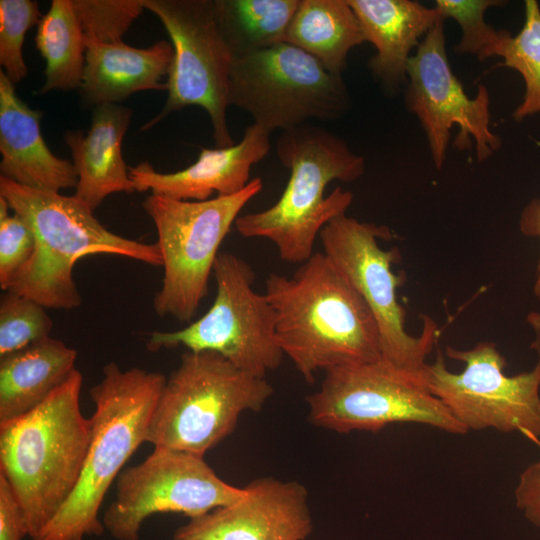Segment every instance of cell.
Returning a JSON list of instances; mask_svg holds the SVG:
<instances>
[{
	"label": "cell",
	"mask_w": 540,
	"mask_h": 540,
	"mask_svg": "<svg viewBox=\"0 0 540 540\" xmlns=\"http://www.w3.org/2000/svg\"><path fill=\"white\" fill-rule=\"evenodd\" d=\"M265 295L275 312L278 345L307 382L321 370L382 359L371 311L323 252L291 277L270 274Z\"/></svg>",
	"instance_id": "6da1fadb"
},
{
	"label": "cell",
	"mask_w": 540,
	"mask_h": 540,
	"mask_svg": "<svg viewBox=\"0 0 540 540\" xmlns=\"http://www.w3.org/2000/svg\"><path fill=\"white\" fill-rule=\"evenodd\" d=\"M276 152L290 171L283 193L269 208L240 215L234 226L243 237L270 240L284 262L302 264L314 254L321 230L353 200L340 187L326 196L328 184L356 181L364 174L365 159L338 135L308 123L282 131Z\"/></svg>",
	"instance_id": "7a4b0ae2"
},
{
	"label": "cell",
	"mask_w": 540,
	"mask_h": 540,
	"mask_svg": "<svg viewBox=\"0 0 540 540\" xmlns=\"http://www.w3.org/2000/svg\"><path fill=\"white\" fill-rule=\"evenodd\" d=\"M81 372L76 369L46 400L0 424V474L12 489L35 538L73 493L91 437L80 409Z\"/></svg>",
	"instance_id": "3957f363"
},
{
	"label": "cell",
	"mask_w": 540,
	"mask_h": 540,
	"mask_svg": "<svg viewBox=\"0 0 540 540\" xmlns=\"http://www.w3.org/2000/svg\"><path fill=\"white\" fill-rule=\"evenodd\" d=\"M0 196L30 225L35 236L31 259L7 291L46 309L72 310L81 305L73 268L87 255H118L162 266L157 243L147 244L111 232L74 195L22 186L0 176Z\"/></svg>",
	"instance_id": "277c9868"
},
{
	"label": "cell",
	"mask_w": 540,
	"mask_h": 540,
	"mask_svg": "<svg viewBox=\"0 0 540 540\" xmlns=\"http://www.w3.org/2000/svg\"><path fill=\"white\" fill-rule=\"evenodd\" d=\"M90 389L94 412L91 437L77 485L48 525L31 540H84L105 531L100 508L107 491L135 450L146 442L148 424L166 382L159 372L122 370L115 362L102 369Z\"/></svg>",
	"instance_id": "5b68a950"
},
{
	"label": "cell",
	"mask_w": 540,
	"mask_h": 540,
	"mask_svg": "<svg viewBox=\"0 0 540 540\" xmlns=\"http://www.w3.org/2000/svg\"><path fill=\"white\" fill-rule=\"evenodd\" d=\"M273 393L212 351L182 354L152 412L146 442L204 457L235 429L243 412L259 411Z\"/></svg>",
	"instance_id": "8992f818"
},
{
	"label": "cell",
	"mask_w": 540,
	"mask_h": 540,
	"mask_svg": "<svg viewBox=\"0 0 540 540\" xmlns=\"http://www.w3.org/2000/svg\"><path fill=\"white\" fill-rule=\"evenodd\" d=\"M263 188L251 179L241 191L205 201L151 194L142 203L157 231L163 278L153 299L155 313L191 322L208 294L219 248L246 204Z\"/></svg>",
	"instance_id": "52a82bcc"
},
{
	"label": "cell",
	"mask_w": 540,
	"mask_h": 540,
	"mask_svg": "<svg viewBox=\"0 0 540 540\" xmlns=\"http://www.w3.org/2000/svg\"><path fill=\"white\" fill-rule=\"evenodd\" d=\"M228 101L269 133L340 119L352 104L342 76L287 42L233 57Z\"/></svg>",
	"instance_id": "ba28073f"
},
{
	"label": "cell",
	"mask_w": 540,
	"mask_h": 540,
	"mask_svg": "<svg viewBox=\"0 0 540 540\" xmlns=\"http://www.w3.org/2000/svg\"><path fill=\"white\" fill-rule=\"evenodd\" d=\"M307 400L310 421L339 433L377 432L393 423L468 432L429 391L423 369L410 371L383 359L326 371L319 390Z\"/></svg>",
	"instance_id": "9c48e42d"
},
{
	"label": "cell",
	"mask_w": 540,
	"mask_h": 540,
	"mask_svg": "<svg viewBox=\"0 0 540 540\" xmlns=\"http://www.w3.org/2000/svg\"><path fill=\"white\" fill-rule=\"evenodd\" d=\"M539 359L530 371L509 376L496 344L478 343L468 350L446 347V355L464 363L459 373L447 369L440 348L423 376L429 391L469 431L493 428L540 438V316L533 317Z\"/></svg>",
	"instance_id": "30bf717a"
},
{
	"label": "cell",
	"mask_w": 540,
	"mask_h": 540,
	"mask_svg": "<svg viewBox=\"0 0 540 540\" xmlns=\"http://www.w3.org/2000/svg\"><path fill=\"white\" fill-rule=\"evenodd\" d=\"M212 275L216 296L208 311L182 329L152 332L147 349L212 351L240 370L265 378L284 356L276 339L274 309L265 293L254 290V271L237 255L220 252Z\"/></svg>",
	"instance_id": "8fae6325"
},
{
	"label": "cell",
	"mask_w": 540,
	"mask_h": 540,
	"mask_svg": "<svg viewBox=\"0 0 540 540\" xmlns=\"http://www.w3.org/2000/svg\"><path fill=\"white\" fill-rule=\"evenodd\" d=\"M323 253L356 289L377 325L382 359L396 367L421 371L426 357L437 344L439 328L424 316L418 336L405 329L406 312L397 298L402 277L392 271L400 260L397 248L384 250L378 240H391L392 231L383 225L362 222L342 214L319 234Z\"/></svg>",
	"instance_id": "7c38bea8"
},
{
	"label": "cell",
	"mask_w": 540,
	"mask_h": 540,
	"mask_svg": "<svg viewBox=\"0 0 540 540\" xmlns=\"http://www.w3.org/2000/svg\"><path fill=\"white\" fill-rule=\"evenodd\" d=\"M166 29L174 50L166 81L167 101L141 128L196 105L209 115L217 148L235 144L227 122L229 76L233 56L219 28L215 0H143Z\"/></svg>",
	"instance_id": "4fadbf2b"
},
{
	"label": "cell",
	"mask_w": 540,
	"mask_h": 540,
	"mask_svg": "<svg viewBox=\"0 0 540 540\" xmlns=\"http://www.w3.org/2000/svg\"><path fill=\"white\" fill-rule=\"evenodd\" d=\"M116 495L102 516L115 540H139L145 520L159 513L194 518L239 499L244 487L223 481L204 457L154 447L141 463L121 471Z\"/></svg>",
	"instance_id": "5bb4252c"
},
{
	"label": "cell",
	"mask_w": 540,
	"mask_h": 540,
	"mask_svg": "<svg viewBox=\"0 0 540 540\" xmlns=\"http://www.w3.org/2000/svg\"><path fill=\"white\" fill-rule=\"evenodd\" d=\"M404 100L426 134L437 169L446 160L453 126L459 127L454 146L468 150L475 143L479 161L491 157L501 146L500 137L490 128L488 89L480 84L475 97H468L451 69L443 19L428 31L409 60Z\"/></svg>",
	"instance_id": "9a60e30c"
},
{
	"label": "cell",
	"mask_w": 540,
	"mask_h": 540,
	"mask_svg": "<svg viewBox=\"0 0 540 540\" xmlns=\"http://www.w3.org/2000/svg\"><path fill=\"white\" fill-rule=\"evenodd\" d=\"M312 528L301 484L260 478L236 501L190 518L172 540H305Z\"/></svg>",
	"instance_id": "2e32d148"
},
{
	"label": "cell",
	"mask_w": 540,
	"mask_h": 540,
	"mask_svg": "<svg viewBox=\"0 0 540 540\" xmlns=\"http://www.w3.org/2000/svg\"><path fill=\"white\" fill-rule=\"evenodd\" d=\"M270 134L260 126L249 125L242 139L226 148H202L197 161L185 169L162 173L149 162L129 167L135 191L178 200L205 201L211 195L228 196L244 189L251 168L263 160L271 148Z\"/></svg>",
	"instance_id": "e0dca14e"
},
{
	"label": "cell",
	"mask_w": 540,
	"mask_h": 540,
	"mask_svg": "<svg viewBox=\"0 0 540 540\" xmlns=\"http://www.w3.org/2000/svg\"><path fill=\"white\" fill-rule=\"evenodd\" d=\"M41 118L42 112L24 103L0 70V176L38 190L75 188L74 165L51 152L40 131Z\"/></svg>",
	"instance_id": "ac0fdd59"
},
{
	"label": "cell",
	"mask_w": 540,
	"mask_h": 540,
	"mask_svg": "<svg viewBox=\"0 0 540 540\" xmlns=\"http://www.w3.org/2000/svg\"><path fill=\"white\" fill-rule=\"evenodd\" d=\"M355 12L365 42L376 54L369 69L390 93L407 84V67L417 48L433 25L442 19L435 7L428 8L410 0H347Z\"/></svg>",
	"instance_id": "d6986e66"
},
{
	"label": "cell",
	"mask_w": 540,
	"mask_h": 540,
	"mask_svg": "<svg viewBox=\"0 0 540 540\" xmlns=\"http://www.w3.org/2000/svg\"><path fill=\"white\" fill-rule=\"evenodd\" d=\"M131 118L128 107L101 104L94 107L86 133H65L78 177L74 196L92 211L113 193L135 191L121 149Z\"/></svg>",
	"instance_id": "ffe728a7"
},
{
	"label": "cell",
	"mask_w": 540,
	"mask_h": 540,
	"mask_svg": "<svg viewBox=\"0 0 540 540\" xmlns=\"http://www.w3.org/2000/svg\"><path fill=\"white\" fill-rule=\"evenodd\" d=\"M85 66L80 85L84 102L95 106L117 104L144 90H167L174 50L164 40L147 48L123 41L105 43L85 38Z\"/></svg>",
	"instance_id": "44dd1931"
},
{
	"label": "cell",
	"mask_w": 540,
	"mask_h": 540,
	"mask_svg": "<svg viewBox=\"0 0 540 540\" xmlns=\"http://www.w3.org/2000/svg\"><path fill=\"white\" fill-rule=\"evenodd\" d=\"M77 351L51 336L0 358V424L34 409L76 370Z\"/></svg>",
	"instance_id": "7402d4cb"
},
{
	"label": "cell",
	"mask_w": 540,
	"mask_h": 540,
	"mask_svg": "<svg viewBox=\"0 0 540 540\" xmlns=\"http://www.w3.org/2000/svg\"><path fill=\"white\" fill-rule=\"evenodd\" d=\"M285 42L342 76L351 49L365 42L359 20L347 0H300Z\"/></svg>",
	"instance_id": "603a6c76"
},
{
	"label": "cell",
	"mask_w": 540,
	"mask_h": 540,
	"mask_svg": "<svg viewBox=\"0 0 540 540\" xmlns=\"http://www.w3.org/2000/svg\"><path fill=\"white\" fill-rule=\"evenodd\" d=\"M35 42L45 60V81L39 92L80 88L86 44L72 0L52 1L37 25Z\"/></svg>",
	"instance_id": "cb8c5ba5"
},
{
	"label": "cell",
	"mask_w": 540,
	"mask_h": 540,
	"mask_svg": "<svg viewBox=\"0 0 540 540\" xmlns=\"http://www.w3.org/2000/svg\"><path fill=\"white\" fill-rule=\"evenodd\" d=\"M300 0H215L222 36L233 57L285 42Z\"/></svg>",
	"instance_id": "d4e9b609"
},
{
	"label": "cell",
	"mask_w": 540,
	"mask_h": 540,
	"mask_svg": "<svg viewBox=\"0 0 540 540\" xmlns=\"http://www.w3.org/2000/svg\"><path fill=\"white\" fill-rule=\"evenodd\" d=\"M525 20L521 30L508 38L498 67L517 71L523 78L525 92L512 117L520 122L540 112V7L535 0H526Z\"/></svg>",
	"instance_id": "484cf974"
},
{
	"label": "cell",
	"mask_w": 540,
	"mask_h": 540,
	"mask_svg": "<svg viewBox=\"0 0 540 540\" xmlns=\"http://www.w3.org/2000/svg\"><path fill=\"white\" fill-rule=\"evenodd\" d=\"M502 5L503 2L497 0H437L434 7L443 20L453 18L462 30L455 51L484 60L500 57L511 36L509 31L496 30L484 20L488 8Z\"/></svg>",
	"instance_id": "4316f807"
},
{
	"label": "cell",
	"mask_w": 540,
	"mask_h": 540,
	"mask_svg": "<svg viewBox=\"0 0 540 540\" xmlns=\"http://www.w3.org/2000/svg\"><path fill=\"white\" fill-rule=\"evenodd\" d=\"M52 328L44 306L5 291L0 301V358L49 337Z\"/></svg>",
	"instance_id": "83f0119b"
},
{
	"label": "cell",
	"mask_w": 540,
	"mask_h": 540,
	"mask_svg": "<svg viewBox=\"0 0 540 540\" xmlns=\"http://www.w3.org/2000/svg\"><path fill=\"white\" fill-rule=\"evenodd\" d=\"M42 18L38 2L31 0L0 1V64L15 85L27 76L22 46L26 32Z\"/></svg>",
	"instance_id": "f1b7e54d"
},
{
	"label": "cell",
	"mask_w": 540,
	"mask_h": 540,
	"mask_svg": "<svg viewBox=\"0 0 540 540\" xmlns=\"http://www.w3.org/2000/svg\"><path fill=\"white\" fill-rule=\"evenodd\" d=\"M85 38L105 43L122 41L144 8L143 0H72Z\"/></svg>",
	"instance_id": "f546056e"
},
{
	"label": "cell",
	"mask_w": 540,
	"mask_h": 540,
	"mask_svg": "<svg viewBox=\"0 0 540 540\" xmlns=\"http://www.w3.org/2000/svg\"><path fill=\"white\" fill-rule=\"evenodd\" d=\"M8 202L0 196V287L7 291L31 259L35 236L30 225L17 213L9 214Z\"/></svg>",
	"instance_id": "4dcf8cb0"
},
{
	"label": "cell",
	"mask_w": 540,
	"mask_h": 540,
	"mask_svg": "<svg viewBox=\"0 0 540 540\" xmlns=\"http://www.w3.org/2000/svg\"><path fill=\"white\" fill-rule=\"evenodd\" d=\"M28 536L23 511L7 480L0 474V540H22Z\"/></svg>",
	"instance_id": "1f68e13d"
},
{
	"label": "cell",
	"mask_w": 540,
	"mask_h": 540,
	"mask_svg": "<svg viewBox=\"0 0 540 540\" xmlns=\"http://www.w3.org/2000/svg\"><path fill=\"white\" fill-rule=\"evenodd\" d=\"M515 499L524 516L540 527V461L530 464L520 474Z\"/></svg>",
	"instance_id": "d6a6232c"
},
{
	"label": "cell",
	"mask_w": 540,
	"mask_h": 540,
	"mask_svg": "<svg viewBox=\"0 0 540 540\" xmlns=\"http://www.w3.org/2000/svg\"><path fill=\"white\" fill-rule=\"evenodd\" d=\"M520 231L528 237H537L540 240V199L530 201L523 209L519 219ZM534 295L540 301V255L534 283Z\"/></svg>",
	"instance_id": "836d02e7"
}]
</instances>
